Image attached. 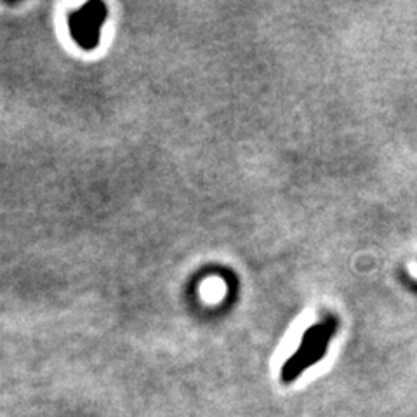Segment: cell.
Returning a JSON list of instances; mask_svg holds the SVG:
<instances>
[{
  "label": "cell",
  "instance_id": "1",
  "mask_svg": "<svg viewBox=\"0 0 417 417\" xmlns=\"http://www.w3.org/2000/svg\"><path fill=\"white\" fill-rule=\"evenodd\" d=\"M337 327H339L337 316L329 315L325 320H322V322L315 323L310 329L304 330L296 353L282 367L280 379H282L283 384L294 383L304 370L318 364L325 357L330 339L337 332Z\"/></svg>",
  "mask_w": 417,
  "mask_h": 417
},
{
  "label": "cell",
  "instance_id": "2",
  "mask_svg": "<svg viewBox=\"0 0 417 417\" xmlns=\"http://www.w3.org/2000/svg\"><path fill=\"white\" fill-rule=\"evenodd\" d=\"M108 17V9L103 2H89L73 10L68 20L73 41L85 51H92L101 38V27Z\"/></svg>",
  "mask_w": 417,
  "mask_h": 417
}]
</instances>
